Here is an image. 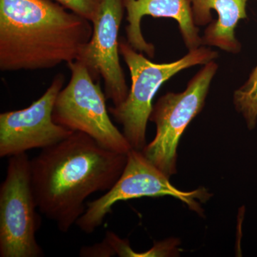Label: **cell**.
Masks as SVG:
<instances>
[{"mask_svg":"<svg viewBox=\"0 0 257 257\" xmlns=\"http://www.w3.org/2000/svg\"><path fill=\"white\" fill-rule=\"evenodd\" d=\"M126 12V37L128 43L140 52L154 57L155 46L148 43L142 33L143 17L171 18L178 23L185 46L189 50L202 46L199 30L193 20L189 0H122Z\"/></svg>","mask_w":257,"mask_h":257,"instance_id":"obj_10","label":"cell"},{"mask_svg":"<svg viewBox=\"0 0 257 257\" xmlns=\"http://www.w3.org/2000/svg\"><path fill=\"white\" fill-rule=\"evenodd\" d=\"M119 53L130 69L132 86L125 101L119 105L108 108V110L122 126L123 134L132 148L142 151L146 146L147 126L153 107L152 100L161 86L184 69L215 60L218 53L202 45L189 50L187 55L175 62L157 64L135 50L125 39L119 41Z\"/></svg>","mask_w":257,"mask_h":257,"instance_id":"obj_3","label":"cell"},{"mask_svg":"<svg viewBox=\"0 0 257 257\" xmlns=\"http://www.w3.org/2000/svg\"><path fill=\"white\" fill-rule=\"evenodd\" d=\"M126 158V154L108 150L82 132L42 149L30 160L39 211L61 232H68L85 212L86 199L113 187Z\"/></svg>","mask_w":257,"mask_h":257,"instance_id":"obj_1","label":"cell"},{"mask_svg":"<svg viewBox=\"0 0 257 257\" xmlns=\"http://www.w3.org/2000/svg\"><path fill=\"white\" fill-rule=\"evenodd\" d=\"M64 83L62 74L55 76L41 97L25 109L0 114V157L26 153L32 149H45L68 138L72 130L53 120L56 99Z\"/></svg>","mask_w":257,"mask_h":257,"instance_id":"obj_8","label":"cell"},{"mask_svg":"<svg viewBox=\"0 0 257 257\" xmlns=\"http://www.w3.org/2000/svg\"><path fill=\"white\" fill-rule=\"evenodd\" d=\"M66 9L93 23L98 14L102 0H55Z\"/></svg>","mask_w":257,"mask_h":257,"instance_id":"obj_13","label":"cell"},{"mask_svg":"<svg viewBox=\"0 0 257 257\" xmlns=\"http://www.w3.org/2000/svg\"><path fill=\"white\" fill-rule=\"evenodd\" d=\"M70 80L56 99L53 120L74 132H82L108 150L127 154L132 150L124 134L113 124L105 94L81 62H69Z\"/></svg>","mask_w":257,"mask_h":257,"instance_id":"obj_5","label":"cell"},{"mask_svg":"<svg viewBox=\"0 0 257 257\" xmlns=\"http://www.w3.org/2000/svg\"><path fill=\"white\" fill-rule=\"evenodd\" d=\"M236 109L242 114L248 128H253L257 121V64L246 82L235 91Z\"/></svg>","mask_w":257,"mask_h":257,"instance_id":"obj_12","label":"cell"},{"mask_svg":"<svg viewBox=\"0 0 257 257\" xmlns=\"http://www.w3.org/2000/svg\"><path fill=\"white\" fill-rule=\"evenodd\" d=\"M249 0H189L196 26L209 24L202 37L204 46L237 54L241 46L235 35L240 20L247 18Z\"/></svg>","mask_w":257,"mask_h":257,"instance_id":"obj_11","label":"cell"},{"mask_svg":"<svg viewBox=\"0 0 257 257\" xmlns=\"http://www.w3.org/2000/svg\"><path fill=\"white\" fill-rule=\"evenodd\" d=\"M177 249V243L175 239L166 240L158 242L155 246L145 253H135L134 256H167L175 254Z\"/></svg>","mask_w":257,"mask_h":257,"instance_id":"obj_15","label":"cell"},{"mask_svg":"<svg viewBox=\"0 0 257 257\" xmlns=\"http://www.w3.org/2000/svg\"><path fill=\"white\" fill-rule=\"evenodd\" d=\"M217 70L215 61L208 62L189 81L185 90L167 92L152 107L150 120L156 125V135L142 152L169 177L177 173V147L181 137L202 110Z\"/></svg>","mask_w":257,"mask_h":257,"instance_id":"obj_6","label":"cell"},{"mask_svg":"<svg viewBox=\"0 0 257 257\" xmlns=\"http://www.w3.org/2000/svg\"><path fill=\"white\" fill-rule=\"evenodd\" d=\"M91 22L50 0H0L2 72L53 68L77 60Z\"/></svg>","mask_w":257,"mask_h":257,"instance_id":"obj_2","label":"cell"},{"mask_svg":"<svg viewBox=\"0 0 257 257\" xmlns=\"http://www.w3.org/2000/svg\"><path fill=\"white\" fill-rule=\"evenodd\" d=\"M28 154L9 157L0 186V256L41 257L36 234L41 225Z\"/></svg>","mask_w":257,"mask_h":257,"instance_id":"obj_4","label":"cell"},{"mask_svg":"<svg viewBox=\"0 0 257 257\" xmlns=\"http://www.w3.org/2000/svg\"><path fill=\"white\" fill-rule=\"evenodd\" d=\"M124 170L113 187L104 195L87 203L85 212L76 225L82 232L92 234L104 222L115 204L143 197L170 196L182 201L189 209L202 214L200 203L207 202L211 194L204 187L184 192L171 184L170 177L152 164L143 152L132 149L126 154Z\"/></svg>","mask_w":257,"mask_h":257,"instance_id":"obj_7","label":"cell"},{"mask_svg":"<svg viewBox=\"0 0 257 257\" xmlns=\"http://www.w3.org/2000/svg\"><path fill=\"white\" fill-rule=\"evenodd\" d=\"M79 256L83 257H110L116 256L113 248L105 239L92 246H83Z\"/></svg>","mask_w":257,"mask_h":257,"instance_id":"obj_14","label":"cell"},{"mask_svg":"<svg viewBox=\"0 0 257 257\" xmlns=\"http://www.w3.org/2000/svg\"><path fill=\"white\" fill-rule=\"evenodd\" d=\"M124 10L122 0H102L92 23V37L76 60L87 68L95 82L103 79L106 99L114 106L124 101L130 92L120 64L118 40Z\"/></svg>","mask_w":257,"mask_h":257,"instance_id":"obj_9","label":"cell"}]
</instances>
